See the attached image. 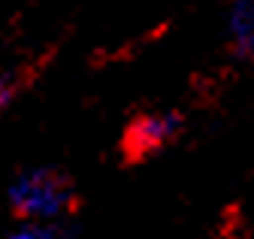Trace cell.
Masks as SVG:
<instances>
[{
    "label": "cell",
    "instance_id": "cell-3",
    "mask_svg": "<svg viewBox=\"0 0 254 239\" xmlns=\"http://www.w3.org/2000/svg\"><path fill=\"white\" fill-rule=\"evenodd\" d=\"M227 37L239 61L254 64V3H233L227 12Z\"/></svg>",
    "mask_w": 254,
    "mask_h": 239
},
{
    "label": "cell",
    "instance_id": "cell-2",
    "mask_svg": "<svg viewBox=\"0 0 254 239\" xmlns=\"http://www.w3.org/2000/svg\"><path fill=\"white\" fill-rule=\"evenodd\" d=\"M182 133V115L173 109H154L136 115L124 133V152L130 158H148L176 142Z\"/></svg>",
    "mask_w": 254,
    "mask_h": 239
},
{
    "label": "cell",
    "instance_id": "cell-4",
    "mask_svg": "<svg viewBox=\"0 0 254 239\" xmlns=\"http://www.w3.org/2000/svg\"><path fill=\"white\" fill-rule=\"evenodd\" d=\"M6 239H67L64 224H21Z\"/></svg>",
    "mask_w": 254,
    "mask_h": 239
},
{
    "label": "cell",
    "instance_id": "cell-1",
    "mask_svg": "<svg viewBox=\"0 0 254 239\" xmlns=\"http://www.w3.org/2000/svg\"><path fill=\"white\" fill-rule=\"evenodd\" d=\"M76 191L58 167H27L9 185V206L21 224H61L73 212Z\"/></svg>",
    "mask_w": 254,
    "mask_h": 239
},
{
    "label": "cell",
    "instance_id": "cell-5",
    "mask_svg": "<svg viewBox=\"0 0 254 239\" xmlns=\"http://www.w3.org/2000/svg\"><path fill=\"white\" fill-rule=\"evenodd\" d=\"M21 91V76L18 73H0V115H3Z\"/></svg>",
    "mask_w": 254,
    "mask_h": 239
}]
</instances>
